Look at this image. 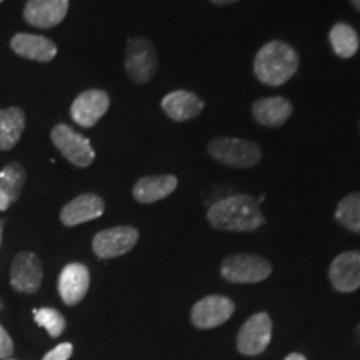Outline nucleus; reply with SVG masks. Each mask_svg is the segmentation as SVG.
<instances>
[{"instance_id":"obj_27","label":"nucleus","mask_w":360,"mask_h":360,"mask_svg":"<svg viewBox=\"0 0 360 360\" xmlns=\"http://www.w3.org/2000/svg\"><path fill=\"white\" fill-rule=\"evenodd\" d=\"M210 2L215 4V6H227V4H233L237 0H210Z\"/></svg>"},{"instance_id":"obj_15","label":"nucleus","mask_w":360,"mask_h":360,"mask_svg":"<svg viewBox=\"0 0 360 360\" xmlns=\"http://www.w3.org/2000/svg\"><path fill=\"white\" fill-rule=\"evenodd\" d=\"M103 210H105V204L101 197L96 193H82L64 205V209L60 210V220L67 227H75V225L98 219Z\"/></svg>"},{"instance_id":"obj_22","label":"nucleus","mask_w":360,"mask_h":360,"mask_svg":"<svg viewBox=\"0 0 360 360\" xmlns=\"http://www.w3.org/2000/svg\"><path fill=\"white\" fill-rule=\"evenodd\" d=\"M330 44L337 56L342 58L354 57L359 51V35L347 24H335L330 30Z\"/></svg>"},{"instance_id":"obj_10","label":"nucleus","mask_w":360,"mask_h":360,"mask_svg":"<svg viewBox=\"0 0 360 360\" xmlns=\"http://www.w3.org/2000/svg\"><path fill=\"white\" fill-rule=\"evenodd\" d=\"M42 262L32 252H20L11 265V285L20 294H35L42 283Z\"/></svg>"},{"instance_id":"obj_29","label":"nucleus","mask_w":360,"mask_h":360,"mask_svg":"<svg viewBox=\"0 0 360 360\" xmlns=\"http://www.w3.org/2000/svg\"><path fill=\"white\" fill-rule=\"evenodd\" d=\"M350 2L354 4V7L357 8V11H360V0H350Z\"/></svg>"},{"instance_id":"obj_12","label":"nucleus","mask_w":360,"mask_h":360,"mask_svg":"<svg viewBox=\"0 0 360 360\" xmlns=\"http://www.w3.org/2000/svg\"><path fill=\"white\" fill-rule=\"evenodd\" d=\"M328 276L335 290L344 294L357 290L360 287V250H349L337 255L330 264Z\"/></svg>"},{"instance_id":"obj_17","label":"nucleus","mask_w":360,"mask_h":360,"mask_svg":"<svg viewBox=\"0 0 360 360\" xmlns=\"http://www.w3.org/2000/svg\"><path fill=\"white\" fill-rule=\"evenodd\" d=\"M162 109L175 122H186L200 115L204 102L188 90H174L162 98Z\"/></svg>"},{"instance_id":"obj_31","label":"nucleus","mask_w":360,"mask_h":360,"mask_svg":"<svg viewBox=\"0 0 360 360\" xmlns=\"http://www.w3.org/2000/svg\"><path fill=\"white\" fill-rule=\"evenodd\" d=\"M4 360H15V359H4Z\"/></svg>"},{"instance_id":"obj_21","label":"nucleus","mask_w":360,"mask_h":360,"mask_svg":"<svg viewBox=\"0 0 360 360\" xmlns=\"http://www.w3.org/2000/svg\"><path fill=\"white\" fill-rule=\"evenodd\" d=\"M25 129V114L19 107L0 109V150H12Z\"/></svg>"},{"instance_id":"obj_5","label":"nucleus","mask_w":360,"mask_h":360,"mask_svg":"<svg viewBox=\"0 0 360 360\" xmlns=\"http://www.w3.org/2000/svg\"><path fill=\"white\" fill-rule=\"evenodd\" d=\"M125 70L137 84H147L157 72V52L148 39L134 37L125 49Z\"/></svg>"},{"instance_id":"obj_9","label":"nucleus","mask_w":360,"mask_h":360,"mask_svg":"<svg viewBox=\"0 0 360 360\" xmlns=\"http://www.w3.org/2000/svg\"><path fill=\"white\" fill-rule=\"evenodd\" d=\"M272 339V321L269 314L260 312L252 315L237 337V347L244 355L262 354Z\"/></svg>"},{"instance_id":"obj_1","label":"nucleus","mask_w":360,"mask_h":360,"mask_svg":"<svg viewBox=\"0 0 360 360\" xmlns=\"http://www.w3.org/2000/svg\"><path fill=\"white\" fill-rule=\"evenodd\" d=\"M207 219L214 229L229 232H252L265 224L257 200L247 193L215 202L207 212Z\"/></svg>"},{"instance_id":"obj_19","label":"nucleus","mask_w":360,"mask_h":360,"mask_svg":"<svg viewBox=\"0 0 360 360\" xmlns=\"http://www.w3.org/2000/svg\"><path fill=\"white\" fill-rule=\"evenodd\" d=\"M255 120L265 127H281L292 115V103L283 97L260 98L252 107Z\"/></svg>"},{"instance_id":"obj_20","label":"nucleus","mask_w":360,"mask_h":360,"mask_svg":"<svg viewBox=\"0 0 360 360\" xmlns=\"http://www.w3.org/2000/svg\"><path fill=\"white\" fill-rule=\"evenodd\" d=\"M27 180L25 169L19 162H12L6 165L0 172V210H7L8 207L19 200L24 191Z\"/></svg>"},{"instance_id":"obj_30","label":"nucleus","mask_w":360,"mask_h":360,"mask_svg":"<svg viewBox=\"0 0 360 360\" xmlns=\"http://www.w3.org/2000/svg\"><path fill=\"white\" fill-rule=\"evenodd\" d=\"M0 236H2V220H0ZM0 242H2V238H0Z\"/></svg>"},{"instance_id":"obj_16","label":"nucleus","mask_w":360,"mask_h":360,"mask_svg":"<svg viewBox=\"0 0 360 360\" xmlns=\"http://www.w3.org/2000/svg\"><path fill=\"white\" fill-rule=\"evenodd\" d=\"M11 47L17 56L29 58V60L42 62V64L53 60V57L57 56V45L47 37L35 34L20 32L13 35Z\"/></svg>"},{"instance_id":"obj_3","label":"nucleus","mask_w":360,"mask_h":360,"mask_svg":"<svg viewBox=\"0 0 360 360\" xmlns=\"http://www.w3.org/2000/svg\"><path fill=\"white\" fill-rule=\"evenodd\" d=\"M209 154L220 164L236 169H250L262 159V150L255 142L244 139L219 137L210 141Z\"/></svg>"},{"instance_id":"obj_25","label":"nucleus","mask_w":360,"mask_h":360,"mask_svg":"<svg viewBox=\"0 0 360 360\" xmlns=\"http://www.w3.org/2000/svg\"><path fill=\"white\" fill-rule=\"evenodd\" d=\"M72 352H74V345L69 344V342H64V344L52 349L51 352L45 354V357L42 360H69Z\"/></svg>"},{"instance_id":"obj_23","label":"nucleus","mask_w":360,"mask_h":360,"mask_svg":"<svg viewBox=\"0 0 360 360\" xmlns=\"http://www.w3.org/2000/svg\"><path fill=\"white\" fill-rule=\"evenodd\" d=\"M335 219L350 232L360 233V192L349 193L339 202Z\"/></svg>"},{"instance_id":"obj_28","label":"nucleus","mask_w":360,"mask_h":360,"mask_svg":"<svg viewBox=\"0 0 360 360\" xmlns=\"http://www.w3.org/2000/svg\"><path fill=\"white\" fill-rule=\"evenodd\" d=\"M285 360H305V357H304V355H300V354H290Z\"/></svg>"},{"instance_id":"obj_2","label":"nucleus","mask_w":360,"mask_h":360,"mask_svg":"<svg viewBox=\"0 0 360 360\" xmlns=\"http://www.w3.org/2000/svg\"><path fill=\"white\" fill-rule=\"evenodd\" d=\"M299 69V56L289 44L281 40L265 44L254 60V72L260 82L278 87L290 80Z\"/></svg>"},{"instance_id":"obj_18","label":"nucleus","mask_w":360,"mask_h":360,"mask_svg":"<svg viewBox=\"0 0 360 360\" xmlns=\"http://www.w3.org/2000/svg\"><path fill=\"white\" fill-rule=\"evenodd\" d=\"M179 186L175 175H148L142 177L132 188L134 199L141 204H154L157 200L165 199Z\"/></svg>"},{"instance_id":"obj_26","label":"nucleus","mask_w":360,"mask_h":360,"mask_svg":"<svg viewBox=\"0 0 360 360\" xmlns=\"http://www.w3.org/2000/svg\"><path fill=\"white\" fill-rule=\"evenodd\" d=\"M13 340L11 339V335H8V332L0 326V359H11L13 355Z\"/></svg>"},{"instance_id":"obj_4","label":"nucleus","mask_w":360,"mask_h":360,"mask_svg":"<svg viewBox=\"0 0 360 360\" xmlns=\"http://www.w3.org/2000/svg\"><path fill=\"white\" fill-rule=\"evenodd\" d=\"M220 272L225 281L232 283H257L272 274V265L259 255L237 254L224 260Z\"/></svg>"},{"instance_id":"obj_11","label":"nucleus","mask_w":360,"mask_h":360,"mask_svg":"<svg viewBox=\"0 0 360 360\" xmlns=\"http://www.w3.org/2000/svg\"><path fill=\"white\" fill-rule=\"evenodd\" d=\"M236 305L224 295H209L199 300L192 309V322L199 328H214L231 319Z\"/></svg>"},{"instance_id":"obj_32","label":"nucleus","mask_w":360,"mask_h":360,"mask_svg":"<svg viewBox=\"0 0 360 360\" xmlns=\"http://www.w3.org/2000/svg\"><path fill=\"white\" fill-rule=\"evenodd\" d=\"M0 2H2V0H0Z\"/></svg>"},{"instance_id":"obj_24","label":"nucleus","mask_w":360,"mask_h":360,"mask_svg":"<svg viewBox=\"0 0 360 360\" xmlns=\"http://www.w3.org/2000/svg\"><path fill=\"white\" fill-rule=\"evenodd\" d=\"M34 321L37 326L44 327L45 330L49 332V335L52 339H57V337L62 335V332L65 330V319L58 310L51 309V307H44V309H34Z\"/></svg>"},{"instance_id":"obj_7","label":"nucleus","mask_w":360,"mask_h":360,"mask_svg":"<svg viewBox=\"0 0 360 360\" xmlns=\"http://www.w3.org/2000/svg\"><path fill=\"white\" fill-rule=\"evenodd\" d=\"M139 240V231L129 225L105 229L98 232L92 240V249L97 257L114 259L127 254L135 247Z\"/></svg>"},{"instance_id":"obj_14","label":"nucleus","mask_w":360,"mask_h":360,"mask_svg":"<svg viewBox=\"0 0 360 360\" xmlns=\"http://www.w3.org/2000/svg\"><path fill=\"white\" fill-rule=\"evenodd\" d=\"M89 285L90 274L84 264L72 262L62 269L58 277V294L67 305H77L87 294Z\"/></svg>"},{"instance_id":"obj_13","label":"nucleus","mask_w":360,"mask_h":360,"mask_svg":"<svg viewBox=\"0 0 360 360\" xmlns=\"http://www.w3.org/2000/svg\"><path fill=\"white\" fill-rule=\"evenodd\" d=\"M69 0H29L24 8V19L39 29H52L65 19Z\"/></svg>"},{"instance_id":"obj_6","label":"nucleus","mask_w":360,"mask_h":360,"mask_svg":"<svg viewBox=\"0 0 360 360\" xmlns=\"http://www.w3.org/2000/svg\"><path fill=\"white\" fill-rule=\"evenodd\" d=\"M51 139L53 146L58 148V152L77 167H89L96 159V152L90 146L89 139L79 134L77 130L70 129L69 125H56L51 132Z\"/></svg>"},{"instance_id":"obj_8","label":"nucleus","mask_w":360,"mask_h":360,"mask_svg":"<svg viewBox=\"0 0 360 360\" xmlns=\"http://www.w3.org/2000/svg\"><path fill=\"white\" fill-rule=\"evenodd\" d=\"M110 107L109 94L98 89H90L80 94L70 107V117L84 129L94 127Z\"/></svg>"}]
</instances>
